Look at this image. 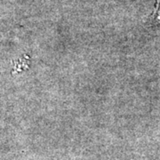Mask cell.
Wrapping results in <instances>:
<instances>
[{"label": "cell", "instance_id": "cell-1", "mask_svg": "<svg viewBox=\"0 0 160 160\" xmlns=\"http://www.w3.org/2000/svg\"><path fill=\"white\" fill-rule=\"evenodd\" d=\"M156 13H157V20L158 22H160V0H158V7H157Z\"/></svg>", "mask_w": 160, "mask_h": 160}]
</instances>
